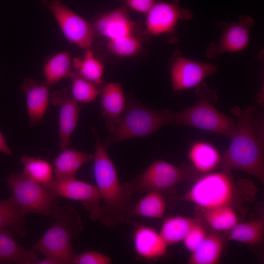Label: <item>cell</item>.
<instances>
[{
    "instance_id": "obj_20",
    "label": "cell",
    "mask_w": 264,
    "mask_h": 264,
    "mask_svg": "<svg viewBox=\"0 0 264 264\" xmlns=\"http://www.w3.org/2000/svg\"><path fill=\"white\" fill-rule=\"evenodd\" d=\"M93 155L79 151L72 148H66L55 158L53 167L55 179L75 177L81 167L93 160Z\"/></svg>"
},
{
    "instance_id": "obj_27",
    "label": "cell",
    "mask_w": 264,
    "mask_h": 264,
    "mask_svg": "<svg viewBox=\"0 0 264 264\" xmlns=\"http://www.w3.org/2000/svg\"><path fill=\"white\" fill-rule=\"evenodd\" d=\"M25 220L13 197L0 200V228H9L14 235H27Z\"/></svg>"
},
{
    "instance_id": "obj_6",
    "label": "cell",
    "mask_w": 264,
    "mask_h": 264,
    "mask_svg": "<svg viewBox=\"0 0 264 264\" xmlns=\"http://www.w3.org/2000/svg\"><path fill=\"white\" fill-rule=\"evenodd\" d=\"M173 124L174 112L169 110H155L131 104L125 109L119 122L102 143L107 149L123 141L148 136Z\"/></svg>"
},
{
    "instance_id": "obj_18",
    "label": "cell",
    "mask_w": 264,
    "mask_h": 264,
    "mask_svg": "<svg viewBox=\"0 0 264 264\" xmlns=\"http://www.w3.org/2000/svg\"><path fill=\"white\" fill-rule=\"evenodd\" d=\"M101 111L106 127L111 132L119 122L126 109V100L118 82L104 84L101 89Z\"/></svg>"
},
{
    "instance_id": "obj_5",
    "label": "cell",
    "mask_w": 264,
    "mask_h": 264,
    "mask_svg": "<svg viewBox=\"0 0 264 264\" xmlns=\"http://www.w3.org/2000/svg\"><path fill=\"white\" fill-rule=\"evenodd\" d=\"M196 93L198 101L191 107L174 112V124L206 131L231 138L234 133L236 123L214 105L218 97L217 92L202 83Z\"/></svg>"
},
{
    "instance_id": "obj_9",
    "label": "cell",
    "mask_w": 264,
    "mask_h": 264,
    "mask_svg": "<svg viewBox=\"0 0 264 264\" xmlns=\"http://www.w3.org/2000/svg\"><path fill=\"white\" fill-rule=\"evenodd\" d=\"M190 172L186 167L177 166L164 160H156L142 173L134 177L132 183L135 192H161L172 189L186 179Z\"/></svg>"
},
{
    "instance_id": "obj_8",
    "label": "cell",
    "mask_w": 264,
    "mask_h": 264,
    "mask_svg": "<svg viewBox=\"0 0 264 264\" xmlns=\"http://www.w3.org/2000/svg\"><path fill=\"white\" fill-rule=\"evenodd\" d=\"M42 3L51 11L68 42L84 50L91 48L96 36L92 23L60 0H42Z\"/></svg>"
},
{
    "instance_id": "obj_26",
    "label": "cell",
    "mask_w": 264,
    "mask_h": 264,
    "mask_svg": "<svg viewBox=\"0 0 264 264\" xmlns=\"http://www.w3.org/2000/svg\"><path fill=\"white\" fill-rule=\"evenodd\" d=\"M166 207L167 202L161 192L149 191L133 205L130 217L134 216L151 219H160L164 216Z\"/></svg>"
},
{
    "instance_id": "obj_12",
    "label": "cell",
    "mask_w": 264,
    "mask_h": 264,
    "mask_svg": "<svg viewBox=\"0 0 264 264\" xmlns=\"http://www.w3.org/2000/svg\"><path fill=\"white\" fill-rule=\"evenodd\" d=\"M254 22L248 16L242 15L237 22L221 23L222 35L216 44L209 45L206 50L207 57L214 59L228 52L242 50L248 45L250 30Z\"/></svg>"
},
{
    "instance_id": "obj_29",
    "label": "cell",
    "mask_w": 264,
    "mask_h": 264,
    "mask_svg": "<svg viewBox=\"0 0 264 264\" xmlns=\"http://www.w3.org/2000/svg\"><path fill=\"white\" fill-rule=\"evenodd\" d=\"M21 162L22 173L32 180L45 186L54 179L53 165L47 160L24 154Z\"/></svg>"
},
{
    "instance_id": "obj_36",
    "label": "cell",
    "mask_w": 264,
    "mask_h": 264,
    "mask_svg": "<svg viewBox=\"0 0 264 264\" xmlns=\"http://www.w3.org/2000/svg\"><path fill=\"white\" fill-rule=\"evenodd\" d=\"M36 264H66L62 259L58 257L47 256L42 260H39Z\"/></svg>"
},
{
    "instance_id": "obj_14",
    "label": "cell",
    "mask_w": 264,
    "mask_h": 264,
    "mask_svg": "<svg viewBox=\"0 0 264 264\" xmlns=\"http://www.w3.org/2000/svg\"><path fill=\"white\" fill-rule=\"evenodd\" d=\"M50 101L59 108L58 137L60 149L70 144V137L78 121L80 107L70 91L62 88L50 94Z\"/></svg>"
},
{
    "instance_id": "obj_25",
    "label": "cell",
    "mask_w": 264,
    "mask_h": 264,
    "mask_svg": "<svg viewBox=\"0 0 264 264\" xmlns=\"http://www.w3.org/2000/svg\"><path fill=\"white\" fill-rule=\"evenodd\" d=\"M227 239L251 246L259 245L264 241V219L238 222L228 230Z\"/></svg>"
},
{
    "instance_id": "obj_35",
    "label": "cell",
    "mask_w": 264,
    "mask_h": 264,
    "mask_svg": "<svg viewBox=\"0 0 264 264\" xmlns=\"http://www.w3.org/2000/svg\"><path fill=\"white\" fill-rule=\"evenodd\" d=\"M126 6L138 12L146 14L154 3V0H122Z\"/></svg>"
},
{
    "instance_id": "obj_16",
    "label": "cell",
    "mask_w": 264,
    "mask_h": 264,
    "mask_svg": "<svg viewBox=\"0 0 264 264\" xmlns=\"http://www.w3.org/2000/svg\"><path fill=\"white\" fill-rule=\"evenodd\" d=\"M49 88L44 83H40L32 78H26L21 90L24 95L26 107L31 125L41 123L50 102Z\"/></svg>"
},
{
    "instance_id": "obj_24",
    "label": "cell",
    "mask_w": 264,
    "mask_h": 264,
    "mask_svg": "<svg viewBox=\"0 0 264 264\" xmlns=\"http://www.w3.org/2000/svg\"><path fill=\"white\" fill-rule=\"evenodd\" d=\"M72 64L78 75L101 88L104 86V65L91 48L85 50L83 55L74 58Z\"/></svg>"
},
{
    "instance_id": "obj_7",
    "label": "cell",
    "mask_w": 264,
    "mask_h": 264,
    "mask_svg": "<svg viewBox=\"0 0 264 264\" xmlns=\"http://www.w3.org/2000/svg\"><path fill=\"white\" fill-rule=\"evenodd\" d=\"M6 182L23 216L29 213L51 216L56 198L44 186L32 180L22 172L11 173Z\"/></svg>"
},
{
    "instance_id": "obj_37",
    "label": "cell",
    "mask_w": 264,
    "mask_h": 264,
    "mask_svg": "<svg viewBox=\"0 0 264 264\" xmlns=\"http://www.w3.org/2000/svg\"><path fill=\"white\" fill-rule=\"evenodd\" d=\"M0 153H3L9 155H13L11 150L8 146L7 143L0 131Z\"/></svg>"
},
{
    "instance_id": "obj_13",
    "label": "cell",
    "mask_w": 264,
    "mask_h": 264,
    "mask_svg": "<svg viewBox=\"0 0 264 264\" xmlns=\"http://www.w3.org/2000/svg\"><path fill=\"white\" fill-rule=\"evenodd\" d=\"M192 17L191 12L182 8L178 0H174L173 2H154L146 13V29L149 34L154 36L171 33L179 21Z\"/></svg>"
},
{
    "instance_id": "obj_15",
    "label": "cell",
    "mask_w": 264,
    "mask_h": 264,
    "mask_svg": "<svg viewBox=\"0 0 264 264\" xmlns=\"http://www.w3.org/2000/svg\"><path fill=\"white\" fill-rule=\"evenodd\" d=\"M92 24L95 35L97 34L108 41L134 34L135 26L126 6L101 14Z\"/></svg>"
},
{
    "instance_id": "obj_28",
    "label": "cell",
    "mask_w": 264,
    "mask_h": 264,
    "mask_svg": "<svg viewBox=\"0 0 264 264\" xmlns=\"http://www.w3.org/2000/svg\"><path fill=\"white\" fill-rule=\"evenodd\" d=\"M198 220L181 216L167 217L162 222L159 233L168 246L175 244L183 241Z\"/></svg>"
},
{
    "instance_id": "obj_4",
    "label": "cell",
    "mask_w": 264,
    "mask_h": 264,
    "mask_svg": "<svg viewBox=\"0 0 264 264\" xmlns=\"http://www.w3.org/2000/svg\"><path fill=\"white\" fill-rule=\"evenodd\" d=\"M51 216L54 219L53 224L31 248L45 256L58 257L66 264H72L76 254L72 242L80 235L83 228L81 216L72 206L56 205Z\"/></svg>"
},
{
    "instance_id": "obj_33",
    "label": "cell",
    "mask_w": 264,
    "mask_h": 264,
    "mask_svg": "<svg viewBox=\"0 0 264 264\" xmlns=\"http://www.w3.org/2000/svg\"><path fill=\"white\" fill-rule=\"evenodd\" d=\"M207 233L205 227L198 220L182 241L185 247L191 253L203 241Z\"/></svg>"
},
{
    "instance_id": "obj_22",
    "label": "cell",
    "mask_w": 264,
    "mask_h": 264,
    "mask_svg": "<svg viewBox=\"0 0 264 264\" xmlns=\"http://www.w3.org/2000/svg\"><path fill=\"white\" fill-rule=\"evenodd\" d=\"M74 72L70 54L66 51L52 54L45 60L43 67L44 83L49 87L64 79L70 78Z\"/></svg>"
},
{
    "instance_id": "obj_32",
    "label": "cell",
    "mask_w": 264,
    "mask_h": 264,
    "mask_svg": "<svg viewBox=\"0 0 264 264\" xmlns=\"http://www.w3.org/2000/svg\"><path fill=\"white\" fill-rule=\"evenodd\" d=\"M107 46L110 52L121 57L134 56L142 48L140 40L134 34L109 40Z\"/></svg>"
},
{
    "instance_id": "obj_1",
    "label": "cell",
    "mask_w": 264,
    "mask_h": 264,
    "mask_svg": "<svg viewBox=\"0 0 264 264\" xmlns=\"http://www.w3.org/2000/svg\"><path fill=\"white\" fill-rule=\"evenodd\" d=\"M256 106L242 110L235 106L231 113L237 118L236 129L228 149L221 155L218 168L239 170L264 183V136L262 121Z\"/></svg>"
},
{
    "instance_id": "obj_10",
    "label": "cell",
    "mask_w": 264,
    "mask_h": 264,
    "mask_svg": "<svg viewBox=\"0 0 264 264\" xmlns=\"http://www.w3.org/2000/svg\"><path fill=\"white\" fill-rule=\"evenodd\" d=\"M44 187L56 198L62 197L81 202L89 212L90 219L92 221L99 220L102 200L96 185L73 177L58 180L54 179Z\"/></svg>"
},
{
    "instance_id": "obj_34",
    "label": "cell",
    "mask_w": 264,
    "mask_h": 264,
    "mask_svg": "<svg viewBox=\"0 0 264 264\" xmlns=\"http://www.w3.org/2000/svg\"><path fill=\"white\" fill-rule=\"evenodd\" d=\"M111 259L108 256L95 251L84 252L74 256V264H110Z\"/></svg>"
},
{
    "instance_id": "obj_17",
    "label": "cell",
    "mask_w": 264,
    "mask_h": 264,
    "mask_svg": "<svg viewBox=\"0 0 264 264\" xmlns=\"http://www.w3.org/2000/svg\"><path fill=\"white\" fill-rule=\"evenodd\" d=\"M133 242L137 256L147 260H155L163 257L168 247L159 232L145 225L136 227Z\"/></svg>"
},
{
    "instance_id": "obj_21",
    "label": "cell",
    "mask_w": 264,
    "mask_h": 264,
    "mask_svg": "<svg viewBox=\"0 0 264 264\" xmlns=\"http://www.w3.org/2000/svg\"><path fill=\"white\" fill-rule=\"evenodd\" d=\"M188 157L197 172L207 174L218 167L221 155L218 149L207 142L199 141L193 143L188 152Z\"/></svg>"
},
{
    "instance_id": "obj_19",
    "label": "cell",
    "mask_w": 264,
    "mask_h": 264,
    "mask_svg": "<svg viewBox=\"0 0 264 264\" xmlns=\"http://www.w3.org/2000/svg\"><path fill=\"white\" fill-rule=\"evenodd\" d=\"M8 228H0V263L36 264L39 260L34 250L21 246Z\"/></svg>"
},
{
    "instance_id": "obj_31",
    "label": "cell",
    "mask_w": 264,
    "mask_h": 264,
    "mask_svg": "<svg viewBox=\"0 0 264 264\" xmlns=\"http://www.w3.org/2000/svg\"><path fill=\"white\" fill-rule=\"evenodd\" d=\"M70 79L71 81L70 93L78 103L93 102L100 94L101 88L82 78L75 71Z\"/></svg>"
},
{
    "instance_id": "obj_3",
    "label": "cell",
    "mask_w": 264,
    "mask_h": 264,
    "mask_svg": "<svg viewBox=\"0 0 264 264\" xmlns=\"http://www.w3.org/2000/svg\"><path fill=\"white\" fill-rule=\"evenodd\" d=\"M258 189L250 180L235 181L231 171L202 174L179 201L192 203L200 210L229 206L235 208L255 200Z\"/></svg>"
},
{
    "instance_id": "obj_2",
    "label": "cell",
    "mask_w": 264,
    "mask_h": 264,
    "mask_svg": "<svg viewBox=\"0 0 264 264\" xmlns=\"http://www.w3.org/2000/svg\"><path fill=\"white\" fill-rule=\"evenodd\" d=\"M93 173L102 200L99 220L106 227H116L130 218L135 190L130 182L120 183L115 166L107 153L95 128Z\"/></svg>"
},
{
    "instance_id": "obj_23",
    "label": "cell",
    "mask_w": 264,
    "mask_h": 264,
    "mask_svg": "<svg viewBox=\"0 0 264 264\" xmlns=\"http://www.w3.org/2000/svg\"><path fill=\"white\" fill-rule=\"evenodd\" d=\"M223 242L221 236L215 231L208 233L199 245L191 253L189 264H216L221 257Z\"/></svg>"
},
{
    "instance_id": "obj_11",
    "label": "cell",
    "mask_w": 264,
    "mask_h": 264,
    "mask_svg": "<svg viewBox=\"0 0 264 264\" xmlns=\"http://www.w3.org/2000/svg\"><path fill=\"white\" fill-rule=\"evenodd\" d=\"M217 69L215 64L190 60L176 52L170 64L173 91H180L198 86Z\"/></svg>"
},
{
    "instance_id": "obj_30",
    "label": "cell",
    "mask_w": 264,
    "mask_h": 264,
    "mask_svg": "<svg viewBox=\"0 0 264 264\" xmlns=\"http://www.w3.org/2000/svg\"><path fill=\"white\" fill-rule=\"evenodd\" d=\"M204 220L214 230L228 231L238 222V217L234 207L224 206L200 210Z\"/></svg>"
}]
</instances>
